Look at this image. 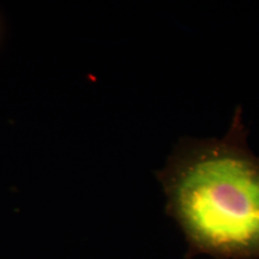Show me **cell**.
<instances>
[{
    "label": "cell",
    "instance_id": "1",
    "mask_svg": "<svg viewBox=\"0 0 259 259\" xmlns=\"http://www.w3.org/2000/svg\"><path fill=\"white\" fill-rule=\"evenodd\" d=\"M187 255L259 259V157L241 108L221 138H184L156 173Z\"/></svg>",
    "mask_w": 259,
    "mask_h": 259
}]
</instances>
